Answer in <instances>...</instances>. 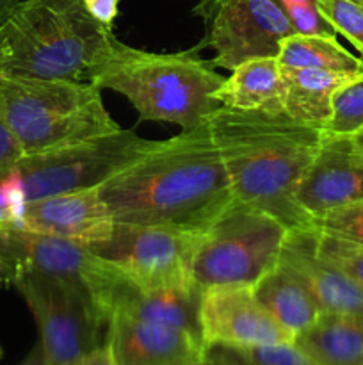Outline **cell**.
<instances>
[{
	"label": "cell",
	"instance_id": "obj_1",
	"mask_svg": "<svg viewBox=\"0 0 363 365\" xmlns=\"http://www.w3.org/2000/svg\"><path fill=\"white\" fill-rule=\"evenodd\" d=\"M98 189L116 223L191 234H205L235 202L209 123L153 141Z\"/></svg>",
	"mask_w": 363,
	"mask_h": 365
},
{
	"label": "cell",
	"instance_id": "obj_2",
	"mask_svg": "<svg viewBox=\"0 0 363 365\" xmlns=\"http://www.w3.org/2000/svg\"><path fill=\"white\" fill-rule=\"evenodd\" d=\"M206 123L235 202L276 217L288 230L312 225L295 202V189L322 143V128L285 113L223 106Z\"/></svg>",
	"mask_w": 363,
	"mask_h": 365
},
{
	"label": "cell",
	"instance_id": "obj_3",
	"mask_svg": "<svg viewBox=\"0 0 363 365\" xmlns=\"http://www.w3.org/2000/svg\"><path fill=\"white\" fill-rule=\"evenodd\" d=\"M198 50L148 52L114 36L89 82L123 95L137 110L139 121H166L191 130L205 125L219 109L216 91L224 81L212 61L196 53Z\"/></svg>",
	"mask_w": 363,
	"mask_h": 365
},
{
	"label": "cell",
	"instance_id": "obj_4",
	"mask_svg": "<svg viewBox=\"0 0 363 365\" xmlns=\"http://www.w3.org/2000/svg\"><path fill=\"white\" fill-rule=\"evenodd\" d=\"M112 38L84 0H20L0 24V75L91 81Z\"/></svg>",
	"mask_w": 363,
	"mask_h": 365
},
{
	"label": "cell",
	"instance_id": "obj_5",
	"mask_svg": "<svg viewBox=\"0 0 363 365\" xmlns=\"http://www.w3.org/2000/svg\"><path fill=\"white\" fill-rule=\"evenodd\" d=\"M0 114L23 155L121 128L89 81L0 75Z\"/></svg>",
	"mask_w": 363,
	"mask_h": 365
},
{
	"label": "cell",
	"instance_id": "obj_6",
	"mask_svg": "<svg viewBox=\"0 0 363 365\" xmlns=\"http://www.w3.org/2000/svg\"><path fill=\"white\" fill-rule=\"evenodd\" d=\"M288 228L276 217L233 202L201 234L192 280L201 291L221 285H255L276 267Z\"/></svg>",
	"mask_w": 363,
	"mask_h": 365
},
{
	"label": "cell",
	"instance_id": "obj_7",
	"mask_svg": "<svg viewBox=\"0 0 363 365\" xmlns=\"http://www.w3.org/2000/svg\"><path fill=\"white\" fill-rule=\"evenodd\" d=\"M152 143L134 130L120 128L46 152L21 155L11 168L20 177L27 202H34L59 192L100 187L142 155Z\"/></svg>",
	"mask_w": 363,
	"mask_h": 365
},
{
	"label": "cell",
	"instance_id": "obj_8",
	"mask_svg": "<svg viewBox=\"0 0 363 365\" xmlns=\"http://www.w3.org/2000/svg\"><path fill=\"white\" fill-rule=\"evenodd\" d=\"M13 287L27 303L52 365H66L105 346L109 319L88 287L50 277H23Z\"/></svg>",
	"mask_w": 363,
	"mask_h": 365
},
{
	"label": "cell",
	"instance_id": "obj_9",
	"mask_svg": "<svg viewBox=\"0 0 363 365\" xmlns=\"http://www.w3.org/2000/svg\"><path fill=\"white\" fill-rule=\"evenodd\" d=\"M201 234L116 223L112 235L85 248L141 289L180 287L192 284V260Z\"/></svg>",
	"mask_w": 363,
	"mask_h": 365
},
{
	"label": "cell",
	"instance_id": "obj_10",
	"mask_svg": "<svg viewBox=\"0 0 363 365\" xmlns=\"http://www.w3.org/2000/svg\"><path fill=\"white\" fill-rule=\"evenodd\" d=\"M194 14L205 25L199 48L210 46L214 66L230 71L255 57H278L281 41L294 34L278 0H199Z\"/></svg>",
	"mask_w": 363,
	"mask_h": 365
},
{
	"label": "cell",
	"instance_id": "obj_11",
	"mask_svg": "<svg viewBox=\"0 0 363 365\" xmlns=\"http://www.w3.org/2000/svg\"><path fill=\"white\" fill-rule=\"evenodd\" d=\"M110 274L112 267L84 245L25 228H0L2 284L14 285L23 277L64 278L88 287L96 299Z\"/></svg>",
	"mask_w": 363,
	"mask_h": 365
},
{
	"label": "cell",
	"instance_id": "obj_12",
	"mask_svg": "<svg viewBox=\"0 0 363 365\" xmlns=\"http://www.w3.org/2000/svg\"><path fill=\"white\" fill-rule=\"evenodd\" d=\"M203 342L209 348H256L294 342L256 299L251 285H221L201 294Z\"/></svg>",
	"mask_w": 363,
	"mask_h": 365
},
{
	"label": "cell",
	"instance_id": "obj_13",
	"mask_svg": "<svg viewBox=\"0 0 363 365\" xmlns=\"http://www.w3.org/2000/svg\"><path fill=\"white\" fill-rule=\"evenodd\" d=\"M363 200V155L347 135L324 134L295 189V202L310 220Z\"/></svg>",
	"mask_w": 363,
	"mask_h": 365
},
{
	"label": "cell",
	"instance_id": "obj_14",
	"mask_svg": "<svg viewBox=\"0 0 363 365\" xmlns=\"http://www.w3.org/2000/svg\"><path fill=\"white\" fill-rule=\"evenodd\" d=\"M201 294V287L194 282L180 287L141 289L112 269L109 282L96 296V303L107 319L112 314H123L134 319L169 324L203 342Z\"/></svg>",
	"mask_w": 363,
	"mask_h": 365
},
{
	"label": "cell",
	"instance_id": "obj_15",
	"mask_svg": "<svg viewBox=\"0 0 363 365\" xmlns=\"http://www.w3.org/2000/svg\"><path fill=\"white\" fill-rule=\"evenodd\" d=\"M278 264L310 292L322 312L363 316V287L320 255L313 225L288 230Z\"/></svg>",
	"mask_w": 363,
	"mask_h": 365
},
{
	"label": "cell",
	"instance_id": "obj_16",
	"mask_svg": "<svg viewBox=\"0 0 363 365\" xmlns=\"http://www.w3.org/2000/svg\"><path fill=\"white\" fill-rule=\"evenodd\" d=\"M105 346L116 365H196L206 355L203 342L169 324L109 316Z\"/></svg>",
	"mask_w": 363,
	"mask_h": 365
},
{
	"label": "cell",
	"instance_id": "obj_17",
	"mask_svg": "<svg viewBox=\"0 0 363 365\" xmlns=\"http://www.w3.org/2000/svg\"><path fill=\"white\" fill-rule=\"evenodd\" d=\"M114 227L100 189L89 187L28 202L20 228L88 246L109 239Z\"/></svg>",
	"mask_w": 363,
	"mask_h": 365
},
{
	"label": "cell",
	"instance_id": "obj_18",
	"mask_svg": "<svg viewBox=\"0 0 363 365\" xmlns=\"http://www.w3.org/2000/svg\"><path fill=\"white\" fill-rule=\"evenodd\" d=\"M217 102L237 110L283 113V82L278 57H255L231 70L216 91Z\"/></svg>",
	"mask_w": 363,
	"mask_h": 365
},
{
	"label": "cell",
	"instance_id": "obj_19",
	"mask_svg": "<svg viewBox=\"0 0 363 365\" xmlns=\"http://www.w3.org/2000/svg\"><path fill=\"white\" fill-rule=\"evenodd\" d=\"M359 73L363 71L281 66L283 113L302 123L322 128L331 116V100L335 91Z\"/></svg>",
	"mask_w": 363,
	"mask_h": 365
},
{
	"label": "cell",
	"instance_id": "obj_20",
	"mask_svg": "<svg viewBox=\"0 0 363 365\" xmlns=\"http://www.w3.org/2000/svg\"><path fill=\"white\" fill-rule=\"evenodd\" d=\"M295 344L319 365H363V316L322 312Z\"/></svg>",
	"mask_w": 363,
	"mask_h": 365
},
{
	"label": "cell",
	"instance_id": "obj_21",
	"mask_svg": "<svg viewBox=\"0 0 363 365\" xmlns=\"http://www.w3.org/2000/svg\"><path fill=\"white\" fill-rule=\"evenodd\" d=\"M253 292L267 314L294 337L312 327L322 314L310 292L280 264L253 285Z\"/></svg>",
	"mask_w": 363,
	"mask_h": 365
},
{
	"label": "cell",
	"instance_id": "obj_22",
	"mask_svg": "<svg viewBox=\"0 0 363 365\" xmlns=\"http://www.w3.org/2000/svg\"><path fill=\"white\" fill-rule=\"evenodd\" d=\"M281 66L319 68L333 71H363V57H356L330 36L290 34L281 41Z\"/></svg>",
	"mask_w": 363,
	"mask_h": 365
},
{
	"label": "cell",
	"instance_id": "obj_23",
	"mask_svg": "<svg viewBox=\"0 0 363 365\" xmlns=\"http://www.w3.org/2000/svg\"><path fill=\"white\" fill-rule=\"evenodd\" d=\"M322 130L330 135H354L363 132V73L335 91L331 116Z\"/></svg>",
	"mask_w": 363,
	"mask_h": 365
},
{
	"label": "cell",
	"instance_id": "obj_24",
	"mask_svg": "<svg viewBox=\"0 0 363 365\" xmlns=\"http://www.w3.org/2000/svg\"><path fill=\"white\" fill-rule=\"evenodd\" d=\"M237 365H319L294 342L256 348H219Z\"/></svg>",
	"mask_w": 363,
	"mask_h": 365
},
{
	"label": "cell",
	"instance_id": "obj_25",
	"mask_svg": "<svg viewBox=\"0 0 363 365\" xmlns=\"http://www.w3.org/2000/svg\"><path fill=\"white\" fill-rule=\"evenodd\" d=\"M317 9L363 56V6L358 0H315Z\"/></svg>",
	"mask_w": 363,
	"mask_h": 365
},
{
	"label": "cell",
	"instance_id": "obj_26",
	"mask_svg": "<svg viewBox=\"0 0 363 365\" xmlns=\"http://www.w3.org/2000/svg\"><path fill=\"white\" fill-rule=\"evenodd\" d=\"M322 234L363 246V200L340 207L312 221Z\"/></svg>",
	"mask_w": 363,
	"mask_h": 365
},
{
	"label": "cell",
	"instance_id": "obj_27",
	"mask_svg": "<svg viewBox=\"0 0 363 365\" xmlns=\"http://www.w3.org/2000/svg\"><path fill=\"white\" fill-rule=\"evenodd\" d=\"M317 250L324 259L354 278L363 287V246L317 230Z\"/></svg>",
	"mask_w": 363,
	"mask_h": 365
},
{
	"label": "cell",
	"instance_id": "obj_28",
	"mask_svg": "<svg viewBox=\"0 0 363 365\" xmlns=\"http://www.w3.org/2000/svg\"><path fill=\"white\" fill-rule=\"evenodd\" d=\"M27 203L16 171L13 168L0 171V228H20Z\"/></svg>",
	"mask_w": 363,
	"mask_h": 365
},
{
	"label": "cell",
	"instance_id": "obj_29",
	"mask_svg": "<svg viewBox=\"0 0 363 365\" xmlns=\"http://www.w3.org/2000/svg\"><path fill=\"white\" fill-rule=\"evenodd\" d=\"M283 9L295 34L337 38V32L331 27L330 21L320 14L315 2H288L283 4Z\"/></svg>",
	"mask_w": 363,
	"mask_h": 365
},
{
	"label": "cell",
	"instance_id": "obj_30",
	"mask_svg": "<svg viewBox=\"0 0 363 365\" xmlns=\"http://www.w3.org/2000/svg\"><path fill=\"white\" fill-rule=\"evenodd\" d=\"M21 155H23V153H21L16 139H14V135L11 134L6 121H4L2 114H0V171L13 166Z\"/></svg>",
	"mask_w": 363,
	"mask_h": 365
},
{
	"label": "cell",
	"instance_id": "obj_31",
	"mask_svg": "<svg viewBox=\"0 0 363 365\" xmlns=\"http://www.w3.org/2000/svg\"><path fill=\"white\" fill-rule=\"evenodd\" d=\"M85 9L93 18L105 27L112 29L114 20L120 14V0H84Z\"/></svg>",
	"mask_w": 363,
	"mask_h": 365
},
{
	"label": "cell",
	"instance_id": "obj_32",
	"mask_svg": "<svg viewBox=\"0 0 363 365\" xmlns=\"http://www.w3.org/2000/svg\"><path fill=\"white\" fill-rule=\"evenodd\" d=\"M66 365H116V364H114L107 346H102V348L95 349V351L88 353V355L80 356V359L73 360V362Z\"/></svg>",
	"mask_w": 363,
	"mask_h": 365
},
{
	"label": "cell",
	"instance_id": "obj_33",
	"mask_svg": "<svg viewBox=\"0 0 363 365\" xmlns=\"http://www.w3.org/2000/svg\"><path fill=\"white\" fill-rule=\"evenodd\" d=\"M196 365H237L230 356L224 355L219 348H209L203 360Z\"/></svg>",
	"mask_w": 363,
	"mask_h": 365
},
{
	"label": "cell",
	"instance_id": "obj_34",
	"mask_svg": "<svg viewBox=\"0 0 363 365\" xmlns=\"http://www.w3.org/2000/svg\"><path fill=\"white\" fill-rule=\"evenodd\" d=\"M20 0H0V24L9 16L11 11L18 6Z\"/></svg>",
	"mask_w": 363,
	"mask_h": 365
},
{
	"label": "cell",
	"instance_id": "obj_35",
	"mask_svg": "<svg viewBox=\"0 0 363 365\" xmlns=\"http://www.w3.org/2000/svg\"><path fill=\"white\" fill-rule=\"evenodd\" d=\"M347 138L351 139L352 146H354V148L363 155V132H358V134L354 135H347Z\"/></svg>",
	"mask_w": 363,
	"mask_h": 365
},
{
	"label": "cell",
	"instance_id": "obj_36",
	"mask_svg": "<svg viewBox=\"0 0 363 365\" xmlns=\"http://www.w3.org/2000/svg\"><path fill=\"white\" fill-rule=\"evenodd\" d=\"M278 2L283 6V4H288V2H315V0H278Z\"/></svg>",
	"mask_w": 363,
	"mask_h": 365
},
{
	"label": "cell",
	"instance_id": "obj_37",
	"mask_svg": "<svg viewBox=\"0 0 363 365\" xmlns=\"http://www.w3.org/2000/svg\"><path fill=\"white\" fill-rule=\"evenodd\" d=\"M0 359H2V348H0Z\"/></svg>",
	"mask_w": 363,
	"mask_h": 365
},
{
	"label": "cell",
	"instance_id": "obj_38",
	"mask_svg": "<svg viewBox=\"0 0 363 365\" xmlns=\"http://www.w3.org/2000/svg\"><path fill=\"white\" fill-rule=\"evenodd\" d=\"M358 2H359V4H362V6H363V0H358Z\"/></svg>",
	"mask_w": 363,
	"mask_h": 365
}]
</instances>
